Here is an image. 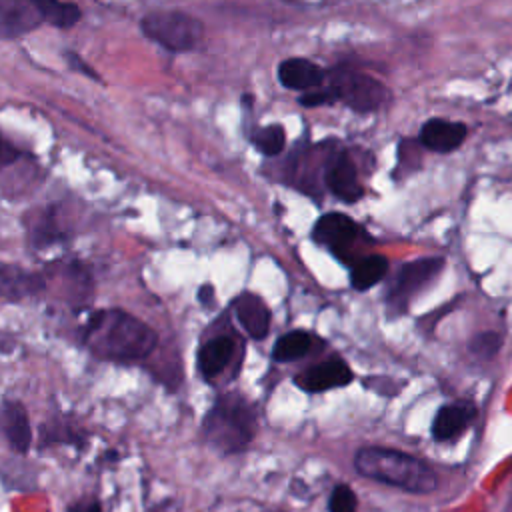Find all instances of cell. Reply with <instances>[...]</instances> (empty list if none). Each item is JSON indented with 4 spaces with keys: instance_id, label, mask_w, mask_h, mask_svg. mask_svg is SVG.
I'll list each match as a JSON object with an SVG mask.
<instances>
[{
    "instance_id": "cell-1",
    "label": "cell",
    "mask_w": 512,
    "mask_h": 512,
    "mask_svg": "<svg viewBox=\"0 0 512 512\" xmlns=\"http://www.w3.org/2000/svg\"><path fill=\"white\" fill-rule=\"evenodd\" d=\"M84 342L100 358L132 362L148 356L158 336L146 322L124 310H98L88 318Z\"/></svg>"
},
{
    "instance_id": "cell-2",
    "label": "cell",
    "mask_w": 512,
    "mask_h": 512,
    "mask_svg": "<svg viewBox=\"0 0 512 512\" xmlns=\"http://www.w3.org/2000/svg\"><path fill=\"white\" fill-rule=\"evenodd\" d=\"M354 468L360 476L400 488L410 494L436 490V474L418 458L382 446H364L354 454Z\"/></svg>"
},
{
    "instance_id": "cell-3",
    "label": "cell",
    "mask_w": 512,
    "mask_h": 512,
    "mask_svg": "<svg viewBox=\"0 0 512 512\" xmlns=\"http://www.w3.org/2000/svg\"><path fill=\"white\" fill-rule=\"evenodd\" d=\"M256 432L252 406L238 394H226L216 400L202 422L204 438L222 452L244 450Z\"/></svg>"
},
{
    "instance_id": "cell-4",
    "label": "cell",
    "mask_w": 512,
    "mask_h": 512,
    "mask_svg": "<svg viewBox=\"0 0 512 512\" xmlns=\"http://www.w3.org/2000/svg\"><path fill=\"white\" fill-rule=\"evenodd\" d=\"M146 38L172 52L196 48L204 38V24L182 10H152L140 20Z\"/></svg>"
},
{
    "instance_id": "cell-5",
    "label": "cell",
    "mask_w": 512,
    "mask_h": 512,
    "mask_svg": "<svg viewBox=\"0 0 512 512\" xmlns=\"http://www.w3.org/2000/svg\"><path fill=\"white\" fill-rule=\"evenodd\" d=\"M444 268V258H418L406 262L386 292V308L392 314H404L416 294H420Z\"/></svg>"
},
{
    "instance_id": "cell-6",
    "label": "cell",
    "mask_w": 512,
    "mask_h": 512,
    "mask_svg": "<svg viewBox=\"0 0 512 512\" xmlns=\"http://www.w3.org/2000/svg\"><path fill=\"white\" fill-rule=\"evenodd\" d=\"M328 86L336 94V100L356 112H374L386 100V86L382 82L354 70H334Z\"/></svg>"
},
{
    "instance_id": "cell-7",
    "label": "cell",
    "mask_w": 512,
    "mask_h": 512,
    "mask_svg": "<svg viewBox=\"0 0 512 512\" xmlns=\"http://www.w3.org/2000/svg\"><path fill=\"white\" fill-rule=\"evenodd\" d=\"M360 232H362L360 226L346 214L328 212L318 218V222L314 224L312 236L316 242L328 246L332 252L342 256V252L356 242Z\"/></svg>"
},
{
    "instance_id": "cell-8",
    "label": "cell",
    "mask_w": 512,
    "mask_h": 512,
    "mask_svg": "<svg viewBox=\"0 0 512 512\" xmlns=\"http://www.w3.org/2000/svg\"><path fill=\"white\" fill-rule=\"evenodd\" d=\"M324 182L336 198H340L342 202H348V204L356 202L364 194L360 180H358L356 166L348 158L346 152H338L328 160L326 172H324Z\"/></svg>"
},
{
    "instance_id": "cell-9",
    "label": "cell",
    "mask_w": 512,
    "mask_h": 512,
    "mask_svg": "<svg viewBox=\"0 0 512 512\" xmlns=\"http://www.w3.org/2000/svg\"><path fill=\"white\" fill-rule=\"evenodd\" d=\"M40 22L44 20L32 0H0V40L28 34L38 28Z\"/></svg>"
},
{
    "instance_id": "cell-10",
    "label": "cell",
    "mask_w": 512,
    "mask_h": 512,
    "mask_svg": "<svg viewBox=\"0 0 512 512\" xmlns=\"http://www.w3.org/2000/svg\"><path fill=\"white\" fill-rule=\"evenodd\" d=\"M352 370L342 358H330L296 376V384L306 392H324L350 384Z\"/></svg>"
},
{
    "instance_id": "cell-11",
    "label": "cell",
    "mask_w": 512,
    "mask_h": 512,
    "mask_svg": "<svg viewBox=\"0 0 512 512\" xmlns=\"http://www.w3.org/2000/svg\"><path fill=\"white\" fill-rule=\"evenodd\" d=\"M466 138V126L444 118H430L420 128V144L432 152L448 154L456 150Z\"/></svg>"
},
{
    "instance_id": "cell-12",
    "label": "cell",
    "mask_w": 512,
    "mask_h": 512,
    "mask_svg": "<svg viewBox=\"0 0 512 512\" xmlns=\"http://www.w3.org/2000/svg\"><path fill=\"white\" fill-rule=\"evenodd\" d=\"M42 288L44 278L40 274L20 268L16 264L0 262V298L18 302L38 294Z\"/></svg>"
},
{
    "instance_id": "cell-13",
    "label": "cell",
    "mask_w": 512,
    "mask_h": 512,
    "mask_svg": "<svg viewBox=\"0 0 512 512\" xmlns=\"http://www.w3.org/2000/svg\"><path fill=\"white\" fill-rule=\"evenodd\" d=\"M326 78V72L308 58H286L278 66V80L290 90H314Z\"/></svg>"
},
{
    "instance_id": "cell-14",
    "label": "cell",
    "mask_w": 512,
    "mask_h": 512,
    "mask_svg": "<svg viewBox=\"0 0 512 512\" xmlns=\"http://www.w3.org/2000/svg\"><path fill=\"white\" fill-rule=\"evenodd\" d=\"M234 310H236V318L240 322V326L244 328V332L256 340L264 338L270 330V310L266 306V302L252 294V292H244L234 300Z\"/></svg>"
},
{
    "instance_id": "cell-15",
    "label": "cell",
    "mask_w": 512,
    "mask_h": 512,
    "mask_svg": "<svg viewBox=\"0 0 512 512\" xmlns=\"http://www.w3.org/2000/svg\"><path fill=\"white\" fill-rule=\"evenodd\" d=\"M476 410L468 402H456L442 406L432 420V438L438 442L452 440L458 436L474 418Z\"/></svg>"
},
{
    "instance_id": "cell-16",
    "label": "cell",
    "mask_w": 512,
    "mask_h": 512,
    "mask_svg": "<svg viewBox=\"0 0 512 512\" xmlns=\"http://www.w3.org/2000/svg\"><path fill=\"white\" fill-rule=\"evenodd\" d=\"M2 424L12 450L26 454L32 444V428L24 406L16 400H6L2 406Z\"/></svg>"
},
{
    "instance_id": "cell-17",
    "label": "cell",
    "mask_w": 512,
    "mask_h": 512,
    "mask_svg": "<svg viewBox=\"0 0 512 512\" xmlns=\"http://www.w3.org/2000/svg\"><path fill=\"white\" fill-rule=\"evenodd\" d=\"M234 344L228 336H218L208 340L200 352H198V370L204 378H212L218 372H222V368L228 364L230 356H232Z\"/></svg>"
},
{
    "instance_id": "cell-18",
    "label": "cell",
    "mask_w": 512,
    "mask_h": 512,
    "mask_svg": "<svg viewBox=\"0 0 512 512\" xmlns=\"http://www.w3.org/2000/svg\"><path fill=\"white\" fill-rule=\"evenodd\" d=\"M388 270V260L380 254H370L364 256L362 260H358L350 272V284L354 290H368L372 286H376L384 274Z\"/></svg>"
},
{
    "instance_id": "cell-19",
    "label": "cell",
    "mask_w": 512,
    "mask_h": 512,
    "mask_svg": "<svg viewBox=\"0 0 512 512\" xmlns=\"http://www.w3.org/2000/svg\"><path fill=\"white\" fill-rule=\"evenodd\" d=\"M38 14L44 22L56 26V28H70L74 26L82 12L74 2H62V0H32Z\"/></svg>"
},
{
    "instance_id": "cell-20",
    "label": "cell",
    "mask_w": 512,
    "mask_h": 512,
    "mask_svg": "<svg viewBox=\"0 0 512 512\" xmlns=\"http://www.w3.org/2000/svg\"><path fill=\"white\" fill-rule=\"evenodd\" d=\"M310 348H312V336L304 330H292L276 340L272 356L276 362H292L306 356Z\"/></svg>"
},
{
    "instance_id": "cell-21",
    "label": "cell",
    "mask_w": 512,
    "mask_h": 512,
    "mask_svg": "<svg viewBox=\"0 0 512 512\" xmlns=\"http://www.w3.org/2000/svg\"><path fill=\"white\" fill-rule=\"evenodd\" d=\"M252 142L254 146L266 154V156H276L282 152L284 144H286V134H284V128L280 124H270V126H264V128H258L254 134H252Z\"/></svg>"
},
{
    "instance_id": "cell-22",
    "label": "cell",
    "mask_w": 512,
    "mask_h": 512,
    "mask_svg": "<svg viewBox=\"0 0 512 512\" xmlns=\"http://www.w3.org/2000/svg\"><path fill=\"white\" fill-rule=\"evenodd\" d=\"M502 346V336L498 332H480L470 340V352L480 358H492Z\"/></svg>"
},
{
    "instance_id": "cell-23",
    "label": "cell",
    "mask_w": 512,
    "mask_h": 512,
    "mask_svg": "<svg viewBox=\"0 0 512 512\" xmlns=\"http://www.w3.org/2000/svg\"><path fill=\"white\" fill-rule=\"evenodd\" d=\"M356 506H358V500L350 486H346V484L334 486L330 500H328L330 512H356Z\"/></svg>"
},
{
    "instance_id": "cell-24",
    "label": "cell",
    "mask_w": 512,
    "mask_h": 512,
    "mask_svg": "<svg viewBox=\"0 0 512 512\" xmlns=\"http://www.w3.org/2000/svg\"><path fill=\"white\" fill-rule=\"evenodd\" d=\"M336 102V94L332 92V88H314V90H308L300 96V104L306 106V108H314V106H326V104H332Z\"/></svg>"
},
{
    "instance_id": "cell-25",
    "label": "cell",
    "mask_w": 512,
    "mask_h": 512,
    "mask_svg": "<svg viewBox=\"0 0 512 512\" xmlns=\"http://www.w3.org/2000/svg\"><path fill=\"white\" fill-rule=\"evenodd\" d=\"M66 60H68V64H70L72 70L82 72V74H86V76H90V78H94V80H100V76L96 74V70L90 68L76 52H66Z\"/></svg>"
},
{
    "instance_id": "cell-26",
    "label": "cell",
    "mask_w": 512,
    "mask_h": 512,
    "mask_svg": "<svg viewBox=\"0 0 512 512\" xmlns=\"http://www.w3.org/2000/svg\"><path fill=\"white\" fill-rule=\"evenodd\" d=\"M18 156H20V152H18L10 142H6V140L0 136V170L6 168V166H10Z\"/></svg>"
},
{
    "instance_id": "cell-27",
    "label": "cell",
    "mask_w": 512,
    "mask_h": 512,
    "mask_svg": "<svg viewBox=\"0 0 512 512\" xmlns=\"http://www.w3.org/2000/svg\"><path fill=\"white\" fill-rule=\"evenodd\" d=\"M68 512H100V504L92 498H84V500L76 502L74 506H70Z\"/></svg>"
},
{
    "instance_id": "cell-28",
    "label": "cell",
    "mask_w": 512,
    "mask_h": 512,
    "mask_svg": "<svg viewBox=\"0 0 512 512\" xmlns=\"http://www.w3.org/2000/svg\"><path fill=\"white\" fill-rule=\"evenodd\" d=\"M198 300L204 304V306H210L214 302V288L210 284H204L200 290H198Z\"/></svg>"
}]
</instances>
